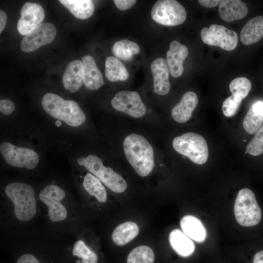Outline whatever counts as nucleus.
<instances>
[{"instance_id": "nucleus-10", "label": "nucleus", "mask_w": 263, "mask_h": 263, "mask_svg": "<svg viewBox=\"0 0 263 263\" xmlns=\"http://www.w3.org/2000/svg\"><path fill=\"white\" fill-rule=\"evenodd\" d=\"M201 37L205 43L228 51L233 50L238 44L236 32L221 25L212 24L209 28H203L201 31Z\"/></svg>"}, {"instance_id": "nucleus-17", "label": "nucleus", "mask_w": 263, "mask_h": 263, "mask_svg": "<svg viewBox=\"0 0 263 263\" xmlns=\"http://www.w3.org/2000/svg\"><path fill=\"white\" fill-rule=\"evenodd\" d=\"M64 88L72 93L76 92L84 83V70L81 61L74 60L66 66L62 77Z\"/></svg>"}, {"instance_id": "nucleus-6", "label": "nucleus", "mask_w": 263, "mask_h": 263, "mask_svg": "<svg viewBox=\"0 0 263 263\" xmlns=\"http://www.w3.org/2000/svg\"><path fill=\"white\" fill-rule=\"evenodd\" d=\"M234 212L237 223L245 227L258 225L262 218L261 209L253 192L244 188L238 192L234 207Z\"/></svg>"}, {"instance_id": "nucleus-39", "label": "nucleus", "mask_w": 263, "mask_h": 263, "mask_svg": "<svg viewBox=\"0 0 263 263\" xmlns=\"http://www.w3.org/2000/svg\"><path fill=\"white\" fill-rule=\"evenodd\" d=\"M253 263H263V250L260 251L255 254Z\"/></svg>"}, {"instance_id": "nucleus-33", "label": "nucleus", "mask_w": 263, "mask_h": 263, "mask_svg": "<svg viewBox=\"0 0 263 263\" xmlns=\"http://www.w3.org/2000/svg\"><path fill=\"white\" fill-rule=\"evenodd\" d=\"M242 101L233 95L225 99L222 104L224 115L227 117L234 116L240 108Z\"/></svg>"}, {"instance_id": "nucleus-16", "label": "nucleus", "mask_w": 263, "mask_h": 263, "mask_svg": "<svg viewBox=\"0 0 263 263\" xmlns=\"http://www.w3.org/2000/svg\"><path fill=\"white\" fill-rule=\"evenodd\" d=\"M198 99L193 92H186L180 101L171 110L172 118L177 122L184 123L191 117L192 113L197 105Z\"/></svg>"}, {"instance_id": "nucleus-36", "label": "nucleus", "mask_w": 263, "mask_h": 263, "mask_svg": "<svg viewBox=\"0 0 263 263\" xmlns=\"http://www.w3.org/2000/svg\"><path fill=\"white\" fill-rule=\"evenodd\" d=\"M113 2L116 7L121 10L131 8L136 2L134 0H114Z\"/></svg>"}, {"instance_id": "nucleus-9", "label": "nucleus", "mask_w": 263, "mask_h": 263, "mask_svg": "<svg viewBox=\"0 0 263 263\" xmlns=\"http://www.w3.org/2000/svg\"><path fill=\"white\" fill-rule=\"evenodd\" d=\"M65 195L64 189L53 184L47 186L40 191L39 199L47 206L48 216L52 222H60L66 218L67 209L61 203Z\"/></svg>"}, {"instance_id": "nucleus-11", "label": "nucleus", "mask_w": 263, "mask_h": 263, "mask_svg": "<svg viewBox=\"0 0 263 263\" xmlns=\"http://www.w3.org/2000/svg\"><path fill=\"white\" fill-rule=\"evenodd\" d=\"M111 104L116 110L135 118L144 116L146 112V106L135 91L119 92L112 99Z\"/></svg>"}, {"instance_id": "nucleus-21", "label": "nucleus", "mask_w": 263, "mask_h": 263, "mask_svg": "<svg viewBox=\"0 0 263 263\" xmlns=\"http://www.w3.org/2000/svg\"><path fill=\"white\" fill-rule=\"evenodd\" d=\"M184 233L196 242H203L206 239L207 231L202 223L196 217L187 215L180 221Z\"/></svg>"}, {"instance_id": "nucleus-4", "label": "nucleus", "mask_w": 263, "mask_h": 263, "mask_svg": "<svg viewBox=\"0 0 263 263\" xmlns=\"http://www.w3.org/2000/svg\"><path fill=\"white\" fill-rule=\"evenodd\" d=\"M77 161L113 191L121 193L126 189L127 183L125 180L111 168L105 167L97 156L90 154L79 158Z\"/></svg>"}, {"instance_id": "nucleus-24", "label": "nucleus", "mask_w": 263, "mask_h": 263, "mask_svg": "<svg viewBox=\"0 0 263 263\" xmlns=\"http://www.w3.org/2000/svg\"><path fill=\"white\" fill-rule=\"evenodd\" d=\"M139 233V227L134 222L129 221L118 225L112 235L113 241L117 245H123L133 240Z\"/></svg>"}, {"instance_id": "nucleus-1", "label": "nucleus", "mask_w": 263, "mask_h": 263, "mask_svg": "<svg viewBox=\"0 0 263 263\" xmlns=\"http://www.w3.org/2000/svg\"><path fill=\"white\" fill-rule=\"evenodd\" d=\"M126 158L137 173L142 177L148 175L154 167V152L152 146L143 136L132 133L123 141Z\"/></svg>"}, {"instance_id": "nucleus-26", "label": "nucleus", "mask_w": 263, "mask_h": 263, "mask_svg": "<svg viewBox=\"0 0 263 263\" xmlns=\"http://www.w3.org/2000/svg\"><path fill=\"white\" fill-rule=\"evenodd\" d=\"M105 74L106 78L112 82L125 81L129 77V73L124 65L114 56L106 58Z\"/></svg>"}, {"instance_id": "nucleus-22", "label": "nucleus", "mask_w": 263, "mask_h": 263, "mask_svg": "<svg viewBox=\"0 0 263 263\" xmlns=\"http://www.w3.org/2000/svg\"><path fill=\"white\" fill-rule=\"evenodd\" d=\"M263 123V102L257 101L252 105L243 122V128L249 134L256 133Z\"/></svg>"}, {"instance_id": "nucleus-14", "label": "nucleus", "mask_w": 263, "mask_h": 263, "mask_svg": "<svg viewBox=\"0 0 263 263\" xmlns=\"http://www.w3.org/2000/svg\"><path fill=\"white\" fill-rule=\"evenodd\" d=\"M188 54L187 47L177 40H172L167 52V63L172 76L179 77L183 73V63Z\"/></svg>"}, {"instance_id": "nucleus-32", "label": "nucleus", "mask_w": 263, "mask_h": 263, "mask_svg": "<svg viewBox=\"0 0 263 263\" xmlns=\"http://www.w3.org/2000/svg\"><path fill=\"white\" fill-rule=\"evenodd\" d=\"M246 151L252 156H258L263 153V125L246 146Z\"/></svg>"}, {"instance_id": "nucleus-3", "label": "nucleus", "mask_w": 263, "mask_h": 263, "mask_svg": "<svg viewBox=\"0 0 263 263\" xmlns=\"http://www.w3.org/2000/svg\"><path fill=\"white\" fill-rule=\"evenodd\" d=\"M5 193L14 205V214L22 222L31 220L36 214L35 193L29 184L22 182H12L5 188Z\"/></svg>"}, {"instance_id": "nucleus-27", "label": "nucleus", "mask_w": 263, "mask_h": 263, "mask_svg": "<svg viewBox=\"0 0 263 263\" xmlns=\"http://www.w3.org/2000/svg\"><path fill=\"white\" fill-rule=\"evenodd\" d=\"M83 186L86 191L94 196L101 203L107 200L106 190L101 181L91 173H87L84 176Z\"/></svg>"}, {"instance_id": "nucleus-38", "label": "nucleus", "mask_w": 263, "mask_h": 263, "mask_svg": "<svg viewBox=\"0 0 263 263\" xmlns=\"http://www.w3.org/2000/svg\"><path fill=\"white\" fill-rule=\"evenodd\" d=\"M7 20V16L6 13L2 11H0V33H1L5 27Z\"/></svg>"}, {"instance_id": "nucleus-28", "label": "nucleus", "mask_w": 263, "mask_h": 263, "mask_svg": "<svg viewBox=\"0 0 263 263\" xmlns=\"http://www.w3.org/2000/svg\"><path fill=\"white\" fill-rule=\"evenodd\" d=\"M112 52L116 57L126 61L138 54L140 47L135 42L124 39L116 41L112 48Z\"/></svg>"}, {"instance_id": "nucleus-29", "label": "nucleus", "mask_w": 263, "mask_h": 263, "mask_svg": "<svg viewBox=\"0 0 263 263\" xmlns=\"http://www.w3.org/2000/svg\"><path fill=\"white\" fill-rule=\"evenodd\" d=\"M72 254L78 259L77 263H98L97 254L82 240H78L74 244Z\"/></svg>"}, {"instance_id": "nucleus-20", "label": "nucleus", "mask_w": 263, "mask_h": 263, "mask_svg": "<svg viewBox=\"0 0 263 263\" xmlns=\"http://www.w3.org/2000/svg\"><path fill=\"white\" fill-rule=\"evenodd\" d=\"M263 38V16L252 18L244 26L240 33V39L245 45L254 44Z\"/></svg>"}, {"instance_id": "nucleus-37", "label": "nucleus", "mask_w": 263, "mask_h": 263, "mask_svg": "<svg viewBox=\"0 0 263 263\" xmlns=\"http://www.w3.org/2000/svg\"><path fill=\"white\" fill-rule=\"evenodd\" d=\"M221 0H199L198 2L203 7L206 8H212L217 6Z\"/></svg>"}, {"instance_id": "nucleus-12", "label": "nucleus", "mask_w": 263, "mask_h": 263, "mask_svg": "<svg viewBox=\"0 0 263 263\" xmlns=\"http://www.w3.org/2000/svg\"><path fill=\"white\" fill-rule=\"evenodd\" d=\"M56 34V29L51 23H42L22 38L21 50L28 53L51 43Z\"/></svg>"}, {"instance_id": "nucleus-30", "label": "nucleus", "mask_w": 263, "mask_h": 263, "mask_svg": "<svg viewBox=\"0 0 263 263\" xmlns=\"http://www.w3.org/2000/svg\"><path fill=\"white\" fill-rule=\"evenodd\" d=\"M154 261V252L147 245H140L133 249L127 259V263H153Z\"/></svg>"}, {"instance_id": "nucleus-19", "label": "nucleus", "mask_w": 263, "mask_h": 263, "mask_svg": "<svg viewBox=\"0 0 263 263\" xmlns=\"http://www.w3.org/2000/svg\"><path fill=\"white\" fill-rule=\"evenodd\" d=\"M218 9L221 18L226 22L242 19L248 11L246 4L240 0H221Z\"/></svg>"}, {"instance_id": "nucleus-13", "label": "nucleus", "mask_w": 263, "mask_h": 263, "mask_svg": "<svg viewBox=\"0 0 263 263\" xmlns=\"http://www.w3.org/2000/svg\"><path fill=\"white\" fill-rule=\"evenodd\" d=\"M44 18V10L40 5L37 3L26 2L20 10V17L17 24L18 32L21 35H27L42 23Z\"/></svg>"}, {"instance_id": "nucleus-35", "label": "nucleus", "mask_w": 263, "mask_h": 263, "mask_svg": "<svg viewBox=\"0 0 263 263\" xmlns=\"http://www.w3.org/2000/svg\"><path fill=\"white\" fill-rule=\"evenodd\" d=\"M16 263H42L38 257L32 253H26L20 255Z\"/></svg>"}, {"instance_id": "nucleus-34", "label": "nucleus", "mask_w": 263, "mask_h": 263, "mask_svg": "<svg viewBox=\"0 0 263 263\" xmlns=\"http://www.w3.org/2000/svg\"><path fill=\"white\" fill-rule=\"evenodd\" d=\"M15 109L14 103L10 100L3 99L0 100V111L5 115L12 114Z\"/></svg>"}, {"instance_id": "nucleus-7", "label": "nucleus", "mask_w": 263, "mask_h": 263, "mask_svg": "<svg viewBox=\"0 0 263 263\" xmlns=\"http://www.w3.org/2000/svg\"><path fill=\"white\" fill-rule=\"evenodd\" d=\"M151 16L159 24L173 26L185 22L187 12L183 6L177 0H159L151 10Z\"/></svg>"}, {"instance_id": "nucleus-25", "label": "nucleus", "mask_w": 263, "mask_h": 263, "mask_svg": "<svg viewBox=\"0 0 263 263\" xmlns=\"http://www.w3.org/2000/svg\"><path fill=\"white\" fill-rule=\"evenodd\" d=\"M59 1L77 19H88L94 11V4L90 0H60Z\"/></svg>"}, {"instance_id": "nucleus-18", "label": "nucleus", "mask_w": 263, "mask_h": 263, "mask_svg": "<svg viewBox=\"0 0 263 263\" xmlns=\"http://www.w3.org/2000/svg\"><path fill=\"white\" fill-rule=\"evenodd\" d=\"M84 70V84L90 90H97L104 84L101 72L96 66L94 57L84 56L81 60Z\"/></svg>"}, {"instance_id": "nucleus-2", "label": "nucleus", "mask_w": 263, "mask_h": 263, "mask_svg": "<svg viewBox=\"0 0 263 263\" xmlns=\"http://www.w3.org/2000/svg\"><path fill=\"white\" fill-rule=\"evenodd\" d=\"M41 105L50 116L71 127H78L86 121L85 113L76 102L66 100L54 93L45 94L41 100Z\"/></svg>"}, {"instance_id": "nucleus-15", "label": "nucleus", "mask_w": 263, "mask_h": 263, "mask_svg": "<svg viewBox=\"0 0 263 263\" xmlns=\"http://www.w3.org/2000/svg\"><path fill=\"white\" fill-rule=\"evenodd\" d=\"M150 69L155 92L161 95L168 94L170 86L169 80V71L166 60L162 57L155 59L151 63Z\"/></svg>"}, {"instance_id": "nucleus-8", "label": "nucleus", "mask_w": 263, "mask_h": 263, "mask_svg": "<svg viewBox=\"0 0 263 263\" xmlns=\"http://www.w3.org/2000/svg\"><path fill=\"white\" fill-rule=\"evenodd\" d=\"M0 152L6 163L14 167L33 169L39 161L38 154L33 150L8 142L0 144Z\"/></svg>"}, {"instance_id": "nucleus-5", "label": "nucleus", "mask_w": 263, "mask_h": 263, "mask_svg": "<svg viewBox=\"0 0 263 263\" xmlns=\"http://www.w3.org/2000/svg\"><path fill=\"white\" fill-rule=\"evenodd\" d=\"M175 150L198 165L205 164L208 158V149L205 138L201 135L188 132L175 137L172 141Z\"/></svg>"}, {"instance_id": "nucleus-23", "label": "nucleus", "mask_w": 263, "mask_h": 263, "mask_svg": "<svg viewBox=\"0 0 263 263\" xmlns=\"http://www.w3.org/2000/svg\"><path fill=\"white\" fill-rule=\"evenodd\" d=\"M169 241L173 249L182 256H190L195 250L193 242L178 229H173L170 232Z\"/></svg>"}, {"instance_id": "nucleus-31", "label": "nucleus", "mask_w": 263, "mask_h": 263, "mask_svg": "<svg viewBox=\"0 0 263 263\" xmlns=\"http://www.w3.org/2000/svg\"><path fill=\"white\" fill-rule=\"evenodd\" d=\"M252 87L250 81L245 77H238L229 83V90L232 95L243 100L246 97Z\"/></svg>"}]
</instances>
